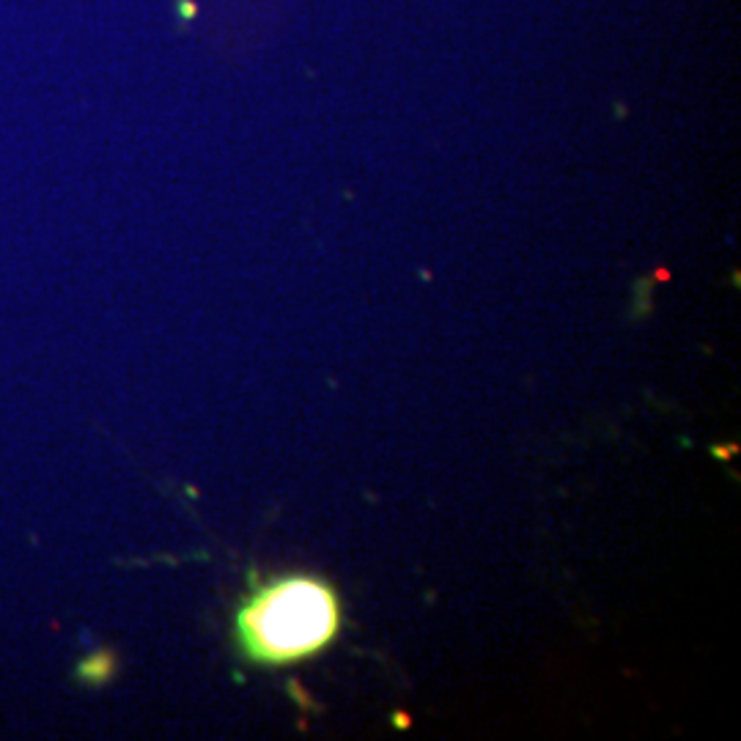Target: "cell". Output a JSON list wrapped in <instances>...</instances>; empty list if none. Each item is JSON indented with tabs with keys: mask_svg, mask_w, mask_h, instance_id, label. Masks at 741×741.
Segmentation results:
<instances>
[{
	"mask_svg": "<svg viewBox=\"0 0 741 741\" xmlns=\"http://www.w3.org/2000/svg\"><path fill=\"white\" fill-rule=\"evenodd\" d=\"M338 629V596L316 577L267 582L247 596L237 613L239 648L256 665H289L319 654Z\"/></svg>",
	"mask_w": 741,
	"mask_h": 741,
	"instance_id": "6da1fadb",
	"label": "cell"
}]
</instances>
